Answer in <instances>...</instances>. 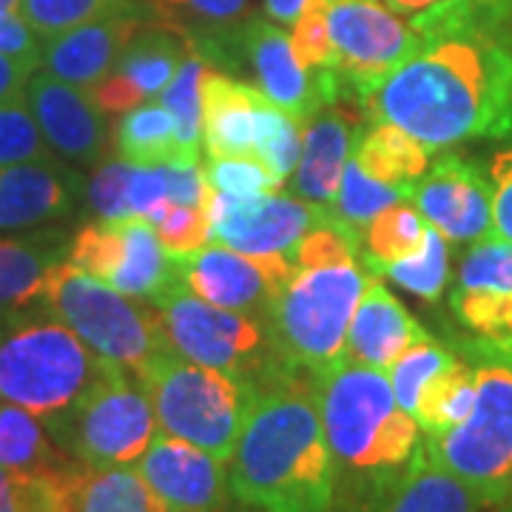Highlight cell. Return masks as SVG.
I'll list each match as a JSON object with an SVG mask.
<instances>
[{"instance_id":"cell-1","label":"cell","mask_w":512,"mask_h":512,"mask_svg":"<svg viewBox=\"0 0 512 512\" xmlns=\"http://www.w3.org/2000/svg\"><path fill=\"white\" fill-rule=\"evenodd\" d=\"M362 109L373 123L404 128L433 154L467 140L512 137V46L493 20L424 37Z\"/></svg>"},{"instance_id":"cell-2","label":"cell","mask_w":512,"mask_h":512,"mask_svg":"<svg viewBox=\"0 0 512 512\" xmlns=\"http://www.w3.org/2000/svg\"><path fill=\"white\" fill-rule=\"evenodd\" d=\"M231 498L248 512H330L336 458L311 376L276 370L256 396L228 456Z\"/></svg>"},{"instance_id":"cell-3","label":"cell","mask_w":512,"mask_h":512,"mask_svg":"<svg viewBox=\"0 0 512 512\" xmlns=\"http://www.w3.org/2000/svg\"><path fill=\"white\" fill-rule=\"evenodd\" d=\"M359 251L333 217L299 239L291 279L262 319L279 367L316 379L345 359L350 322L367 288Z\"/></svg>"},{"instance_id":"cell-4","label":"cell","mask_w":512,"mask_h":512,"mask_svg":"<svg viewBox=\"0 0 512 512\" xmlns=\"http://www.w3.org/2000/svg\"><path fill=\"white\" fill-rule=\"evenodd\" d=\"M313 390L336 467L373 490L413 458L421 427L399 404L384 370L342 359L313 379Z\"/></svg>"},{"instance_id":"cell-5","label":"cell","mask_w":512,"mask_h":512,"mask_svg":"<svg viewBox=\"0 0 512 512\" xmlns=\"http://www.w3.org/2000/svg\"><path fill=\"white\" fill-rule=\"evenodd\" d=\"M461 353L476 367L473 410L439 436H421V444L484 507H501L512 501V350L470 339Z\"/></svg>"},{"instance_id":"cell-6","label":"cell","mask_w":512,"mask_h":512,"mask_svg":"<svg viewBox=\"0 0 512 512\" xmlns=\"http://www.w3.org/2000/svg\"><path fill=\"white\" fill-rule=\"evenodd\" d=\"M106 359L40 305L0 319V402L52 421L100 376Z\"/></svg>"},{"instance_id":"cell-7","label":"cell","mask_w":512,"mask_h":512,"mask_svg":"<svg viewBox=\"0 0 512 512\" xmlns=\"http://www.w3.org/2000/svg\"><path fill=\"white\" fill-rule=\"evenodd\" d=\"M134 376L143 384L163 433L228 461L254 404V382L197 365L177 350L154 356Z\"/></svg>"},{"instance_id":"cell-8","label":"cell","mask_w":512,"mask_h":512,"mask_svg":"<svg viewBox=\"0 0 512 512\" xmlns=\"http://www.w3.org/2000/svg\"><path fill=\"white\" fill-rule=\"evenodd\" d=\"M40 308L74 330L100 359L137 373L154 356L171 350L163 313L148 299H131L94 279L72 262H60L46 279Z\"/></svg>"},{"instance_id":"cell-9","label":"cell","mask_w":512,"mask_h":512,"mask_svg":"<svg viewBox=\"0 0 512 512\" xmlns=\"http://www.w3.org/2000/svg\"><path fill=\"white\" fill-rule=\"evenodd\" d=\"M55 444L86 467H134L157 436V416L137 376L106 362L89 390L46 421Z\"/></svg>"},{"instance_id":"cell-10","label":"cell","mask_w":512,"mask_h":512,"mask_svg":"<svg viewBox=\"0 0 512 512\" xmlns=\"http://www.w3.org/2000/svg\"><path fill=\"white\" fill-rule=\"evenodd\" d=\"M154 305L163 313L171 350L197 365L217 367L254 384L285 370L276 362L268 330L259 319L205 302L185 285V276L154 299Z\"/></svg>"},{"instance_id":"cell-11","label":"cell","mask_w":512,"mask_h":512,"mask_svg":"<svg viewBox=\"0 0 512 512\" xmlns=\"http://www.w3.org/2000/svg\"><path fill=\"white\" fill-rule=\"evenodd\" d=\"M69 262L131 299H160L183 279V259L163 248L146 217H120L83 225L72 237Z\"/></svg>"},{"instance_id":"cell-12","label":"cell","mask_w":512,"mask_h":512,"mask_svg":"<svg viewBox=\"0 0 512 512\" xmlns=\"http://www.w3.org/2000/svg\"><path fill=\"white\" fill-rule=\"evenodd\" d=\"M328 29L342 94L359 106L421 46L419 32L384 0H328Z\"/></svg>"},{"instance_id":"cell-13","label":"cell","mask_w":512,"mask_h":512,"mask_svg":"<svg viewBox=\"0 0 512 512\" xmlns=\"http://www.w3.org/2000/svg\"><path fill=\"white\" fill-rule=\"evenodd\" d=\"M248 66L254 72L259 92L274 106L288 111L299 123L311 120L328 106L342 100V80L333 72H305L293 55L291 37L285 29L268 18H254L242 26L234 43L231 69Z\"/></svg>"},{"instance_id":"cell-14","label":"cell","mask_w":512,"mask_h":512,"mask_svg":"<svg viewBox=\"0 0 512 512\" xmlns=\"http://www.w3.org/2000/svg\"><path fill=\"white\" fill-rule=\"evenodd\" d=\"M205 211L211 239L254 256H291L308 231L330 222L328 205L285 197L279 191L234 197L208 188Z\"/></svg>"},{"instance_id":"cell-15","label":"cell","mask_w":512,"mask_h":512,"mask_svg":"<svg viewBox=\"0 0 512 512\" xmlns=\"http://www.w3.org/2000/svg\"><path fill=\"white\" fill-rule=\"evenodd\" d=\"M291 274V256L242 254L217 239L183 259L185 285L200 299L225 311L254 316L259 322L271 311Z\"/></svg>"},{"instance_id":"cell-16","label":"cell","mask_w":512,"mask_h":512,"mask_svg":"<svg viewBox=\"0 0 512 512\" xmlns=\"http://www.w3.org/2000/svg\"><path fill=\"white\" fill-rule=\"evenodd\" d=\"M410 202L450 242H481L493 237L490 174L461 154L447 151L433 160L413 183Z\"/></svg>"},{"instance_id":"cell-17","label":"cell","mask_w":512,"mask_h":512,"mask_svg":"<svg viewBox=\"0 0 512 512\" xmlns=\"http://www.w3.org/2000/svg\"><path fill=\"white\" fill-rule=\"evenodd\" d=\"M137 473L157 504L171 512H225L231 498L228 464L163 430L140 456Z\"/></svg>"},{"instance_id":"cell-18","label":"cell","mask_w":512,"mask_h":512,"mask_svg":"<svg viewBox=\"0 0 512 512\" xmlns=\"http://www.w3.org/2000/svg\"><path fill=\"white\" fill-rule=\"evenodd\" d=\"M453 313L481 342L512 350V242L487 237L461 259Z\"/></svg>"},{"instance_id":"cell-19","label":"cell","mask_w":512,"mask_h":512,"mask_svg":"<svg viewBox=\"0 0 512 512\" xmlns=\"http://www.w3.org/2000/svg\"><path fill=\"white\" fill-rule=\"evenodd\" d=\"M26 103L49 148L63 163L97 165L109 154V123L92 94L63 83L49 72H35L26 83Z\"/></svg>"},{"instance_id":"cell-20","label":"cell","mask_w":512,"mask_h":512,"mask_svg":"<svg viewBox=\"0 0 512 512\" xmlns=\"http://www.w3.org/2000/svg\"><path fill=\"white\" fill-rule=\"evenodd\" d=\"M185 55L188 46L183 37L157 23H146L131 37L123 55L117 57L114 69L89 89L94 106L103 114L123 117L126 111L148 103L151 97H160L183 66Z\"/></svg>"},{"instance_id":"cell-21","label":"cell","mask_w":512,"mask_h":512,"mask_svg":"<svg viewBox=\"0 0 512 512\" xmlns=\"http://www.w3.org/2000/svg\"><path fill=\"white\" fill-rule=\"evenodd\" d=\"M86 185L83 174L63 160L0 168V231L40 228L72 217L86 197Z\"/></svg>"},{"instance_id":"cell-22","label":"cell","mask_w":512,"mask_h":512,"mask_svg":"<svg viewBox=\"0 0 512 512\" xmlns=\"http://www.w3.org/2000/svg\"><path fill=\"white\" fill-rule=\"evenodd\" d=\"M146 23H151L146 15H117L74 26L63 35L43 40L40 69L89 92L114 69L117 57Z\"/></svg>"},{"instance_id":"cell-23","label":"cell","mask_w":512,"mask_h":512,"mask_svg":"<svg viewBox=\"0 0 512 512\" xmlns=\"http://www.w3.org/2000/svg\"><path fill=\"white\" fill-rule=\"evenodd\" d=\"M151 23L180 35L214 69H231L234 43L254 18V0H146Z\"/></svg>"},{"instance_id":"cell-24","label":"cell","mask_w":512,"mask_h":512,"mask_svg":"<svg viewBox=\"0 0 512 512\" xmlns=\"http://www.w3.org/2000/svg\"><path fill=\"white\" fill-rule=\"evenodd\" d=\"M427 336L430 333L404 311L402 302L384 288L382 279L370 276L350 322L345 359L387 373L404 350Z\"/></svg>"},{"instance_id":"cell-25","label":"cell","mask_w":512,"mask_h":512,"mask_svg":"<svg viewBox=\"0 0 512 512\" xmlns=\"http://www.w3.org/2000/svg\"><path fill=\"white\" fill-rule=\"evenodd\" d=\"M265 94L256 83L208 69L202 80V148L211 160L254 157L256 120Z\"/></svg>"},{"instance_id":"cell-26","label":"cell","mask_w":512,"mask_h":512,"mask_svg":"<svg viewBox=\"0 0 512 512\" xmlns=\"http://www.w3.org/2000/svg\"><path fill=\"white\" fill-rule=\"evenodd\" d=\"M481 507V498L419 441L402 470L370 490L367 512H481Z\"/></svg>"},{"instance_id":"cell-27","label":"cell","mask_w":512,"mask_h":512,"mask_svg":"<svg viewBox=\"0 0 512 512\" xmlns=\"http://www.w3.org/2000/svg\"><path fill=\"white\" fill-rule=\"evenodd\" d=\"M69 248L72 234L46 225L18 237H0V319L40 305L46 279L69 259Z\"/></svg>"},{"instance_id":"cell-28","label":"cell","mask_w":512,"mask_h":512,"mask_svg":"<svg viewBox=\"0 0 512 512\" xmlns=\"http://www.w3.org/2000/svg\"><path fill=\"white\" fill-rule=\"evenodd\" d=\"M359 134L362 128H356L348 114L336 106H328L313 114L311 120H305L302 154L296 171L291 174L293 197L316 205H330L342 183V171L353 157Z\"/></svg>"},{"instance_id":"cell-29","label":"cell","mask_w":512,"mask_h":512,"mask_svg":"<svg viewBox=\"0 0 512 512\" xmlns=\"http://www.w3.org/2000/svg\"><path fill=\"white\" fill-rule=\"evenodd\" d=\"M60 512H151V495L137 467H86L72 461L57 473Z\"/></svg>"},{"instance_id":"cell-30","label":"cell","mask_w":512,"mask_h":512,"mask_svg":"<svg viewBox=\"0 0 512 512\" xmlns=\"http://www.w3.org/2000/svg\"><path fill=\"white\" fill-rule=\"evenodd\" d=\"M353 160L370 180L413 191V183L433 163V151L421 146L404 128L393 123H373L367 134H359Z\"/></svg>"},{"instance_id":"cell-31","label":"cell","mask_w":512,"mask_h":512,"mask_svg":"<svg viewBox=\"0 0 512 512\" xmlns=\"http://www.w3.org/2000/svg\"><path fill=\"white\" fill-rule=\"evenodd\" d=\"M72 461L57 447L43 419L18 404L0 402V467L20 473H55Z\"/></svg>"},{"instance_id":"cell-32","label":"cell","mask_w":512,"mask_h":512,"mask_svg":"<svg viewBox=\"0 0 512 512\" xmlns=\"http://www.w3.org/2000/svg\"><path fill=\"white\" fill-rule=\"evenodd\" d=\"M476 402V367L467 356H456L421 390L413 419L421 436H439L467 419Z\"/></svg>"},{"instance_id":"cell-33","label":"cell","mask_w":512,"mask_h":512,"mask_svg":"<svg viewBox=\"0 0 512 512\" xmlns=\"http://www.w3.org/2000/svg\"><path fill=\"white\" fill-rule=\"evenodd\" d=\"M120 157L134 165L183 163L177 146V126L163 103H143L126 111L114 131Z\"/></svg>"},{"instance_id":"cell-34","label":"cell","mask_w":512,"mask_h":512,"mask_svg":"<svg viewBox=\"0 0 512 512\" xmlns=\"http://www.w3.org/2000/svg\"><path fill=\"white\" fill-rule=\"evenodd\" d=\"M208 69L211 63L200 52L188 49L183 66L160 94V103L174 117L177 126L180 160L191 165H200L202 160V80Z\"/></svg>"},{"instance_id":"cell-35","label":"cell","mask_w":512,"mask_h":512,"mask_svg":"<svg viewBox=\"0 0 512 512\" xmlns=\"http://www.w3.org/2000/svg\"><path fill=\"white\" fill-rule=\"evenodd\" d=\"M427 228L430 222L421 217V211L410 200L384 208L379 217L370 220L362 237V256L367 268L376 271L379 265H393L421 254Z\"/></svg>"},{"instance_id":"cell-36","label":"cell","mask_w":512,"mask_h":512,"mask_svg":"<svg viewBox=\"0 0 512 512\" xmlns=\"http://www.w3.org/2000/svg\"><path fill=\"white\" fill-rule=\"evenodd\" d=\"M410 200L407 188H396V185H384L370 180L365 171L356 165V160L350 157L345 171H342V183L339 191L330 202V217L333 222L362 245L365 228L370 225L373 217H379L384 208L396 205V202Z\"/></svg>"},{"instance_id":"cell-37","label":"cell","mask_w":512,"mask_h":512,"mask_svg":"<svg viewBox=\"0 0 512 512\" xmlns=\"http://www.w3.org/2000/svg\"><path fill=\"white\" fill-rule=\"evenodd\" d=\"M18 15L40 40L117 15H146V0H20ZM151 20V18H148Z\"/></svg>"},{"instance_id":"cell-38","label":"cell","mask_w":512,"mask_h":512,"mask_svg":"<svg viewBox=\"0 0 512 512\" xmlns=\"http://www.w3.org/2000/svg\"><path fill=\"white\" fill-rule=\"evenodd\" d=\"M370 274L379 279L387 276L407 293L419 296L424 302H436L450 279V239L444 237L439 228L430 225L421 254L393 262V265H379Z\"/></svg>"},{"instance_id":"cell-39","label":"cell","mask_w":512,"mask_h":512,"mask_svg":"<svg viewBox=\"0 0 512 512\" xmlns=\"http://www.w3.org/2000/svg\"><path fill=\"white\" fill-rule=\"evenodd\" d=\"M384 6L399 18H407L424 40L467 23L493 20L498 0H384Z\"/></svg>"},{"instance_id":"cell-40","label":"cell","mask_w":512,"mask_h":512,"mask_svg":"<svg viewBox=\"0 0 512 512\" xmlns=\"http://www.w3.org/2000/svg\"><path fill=\"white\" fill-rule=\"evenodd\" d=\"M302 128L305 123H299L296 117L265 97L259 109V120H256L254 157L265 168H271L279 180H288L296 171L299 154H302Z\"/></svg>"},{"instance_id":"cell-41","label":"cell","mask_w":512,"mask_h":512,"mask_svg":"<svg viewBox=\"0 0 512 512\" xmlns=\"http://www.w3.org/2000/svg\"><path fill=\"white\" fill-rule=\"evenodd\" d=\"M55 151L49 148L35 114L26 103V94L0 106V168L26 163H57Z\"/></svg>"},{"instance_id":"cell-42","label":"cell","mask_w":512,"mask_h":512,"mask_svg":"<svg viewBox=\"0 0 512 512\" xmlns=\"http://www.w3.org/2000/svg\"><path fill=\"white\" fill-rule=\"evenodd\" d=\"M453 359H456V350H450L447 345L436 342L433 336H427V339L416 342L413 348L404 350L402 356L396 359V365L387 370V379L393 384V393H396L399 404L410 416H413L416 402H419L421 390L427 387V382L439 370L450 365Z\"/></svg>"},{"instance_id":"cell-43","label":"cell","mask_w":512,"mask_h":512,"mask_svg":"<svg viewBox=\"0 0 512 512\" xmlns=\"http://www.w3.org/2000/svg\"><path fill=\"white\" fill-rule=\"evenodd\" d=\"M151 225L165 251L177 259L197 254L211 242V220H208L205 205L168 202L157 217H151Z\"/></svg>"},{"instance_id":"cell-44","label":"cell","mask_w":512,"mask_h":512,"mask_svg":"<svg viewBox=\"0 0 512 512\" xmlns=\"http://www.w3.org/2000/svg\"><path fill=\"white\" fill-rule=\"evenodd\" d=\"M205 183L211 191L234 194V197H251V194H274L282 191L285 180H279L271 168L259 163L256 157H222L208 160L202 168Z\"/></svg>"},{"instance_id":"cell-45","label":"cell","mask_w":512,"mask_h":512,"mask_svg":"<svg viewBox=\"0 0 512 512\" xmlns=\"http://www.w3.org/2000/svg\"><path fill=\"white\" fill-rule=\"evenodd\" d=\"M293 55L305 72H336V57L328 29V0H308L293 23Z\"/></svg>"},{"instance_id":"cell-46","label":"cell","mask_w":512,"mask_h":512,"mask_svg":"<svg viewBox=\"0 0 512 512\" xmlns=\"http://www.w3.org/2000/svg\"><path fill=\"white\" fill-rule=\"evenodd\" d=\"M57 473H20L0 467V512H60Z\"/></svg>"},{"instance_id":"cell-47","label":"cell","mask_w":512,"mask_h":512,"mask_svg":"<svg viewBox=\"0 0 512 512\" xmlns=\"http://www.w3.org/2000/svg\"><path fill=\"white\" fill-rule=\"evenodd\" d=\"M134 163L128 160H111V163L97 165L92 180L86 185V202L92 208L97 220H120L131 217L128 208V183H131Z\"/></svg>"},{"instance_id":"cell-48","label":"cell","mask_w":512,"mask_h":512,"mask_svg":"<svg viewBox=\"0 0 512 512\" xmlns=\"http://www.w3.org/2000/svg\"><path fill=\"white\" fill-rule=\"evenodd\" d=\"M171 202L168 185V163L165 165H134L131 183H128V208L131 217H157Z\"/></svg>"},{"instance_id":"cell-49","label":"cell","mask_w":512,"mask_h":512,"mask_svg":"<svg viewBox=\"0 0 512 512\" xmlns=\"http://www.w3.org/2000/svg\"><path fill=\"white\" fill-rule=\"evenodd\" d=\"M487 174L493 185V237L512 242V143L495 151Z\"/></svg>"},{"instance_id":"cell-50","label":"cell","mask_w":512,"mask_h":512,"mask_svg":"<svg viewBox=\"0 0 512 512\" xmlns=\"http://www.w3.org/2000/svg\"><path fill=\"white\" fill-rule=\"evenodd\" d=\"M43 40L26 26V20L15 15H0V52L3 55L40 57Z\"/></svg>"},{"instance_id":"cell-51","label":"cell","mask_w":512,"mask_h":512,"mask_svg":"<svg viewBox=\"0 0 512 512\" xmlns=\"http://www.w3.org/2000/svg\"><path fill=\"white\" fill-rule=\"evenodd\" d=\"M40 69V57L3 55L0 52V106L26 92V83Z\"/></svg>"},{"instance_id":"cell-52","label":"cell","mask_w":512,"mask_h":512,"mask_svg":"<svg viewBox=\"0 0 512 512\" xmlns=\"http://www.w3.org/2000/svg\"><path fill=\"white\" fill-rule=\"evenodd\" d=\"M305 3L308 0H262L265 15L274 20V23H279V26H293L296 18L302 15Z\"/></svg>"},{"instance_id":"cell-53","label":"cell","mask_w":512,"mask_h":512,"mask_svg":"<svg viewBox=\"0 0 512 512\" xmlns=\"http://www.w3.org/2000/svg\"><path fill=\"white\" fill-rule=\"evenodd\" d=\"M20 0H0V15H15L18 12Z\"/></svg>"},{"instance_id":"cell-54","label":"cell","mask_w":512,"mask_h":512,"mask_svg":"<svg viewBox=\"0 0 512 512\" xmlns=\"http://www.w3.org/2000/svg\"><path fill=\"white\" fill-rule=\"evenodd\" d=\"M498 512H512V501H507V504H501V507H495Z\"/></svg>"},{"instance_id":"cell-55","label":"cell","mask_w":512,"mask_h":512,"mask_svg":"<svg viewBox=\"0 0 512 512\" xmlns=\"http://www.w3.org/2000/svg\"><path fill=\"white\" fill-rule=\"evenodd\" d=\"M151 512H171V510H165L163 504H157V507H154V510H151Z\"/></svg>"}]
</instances>
